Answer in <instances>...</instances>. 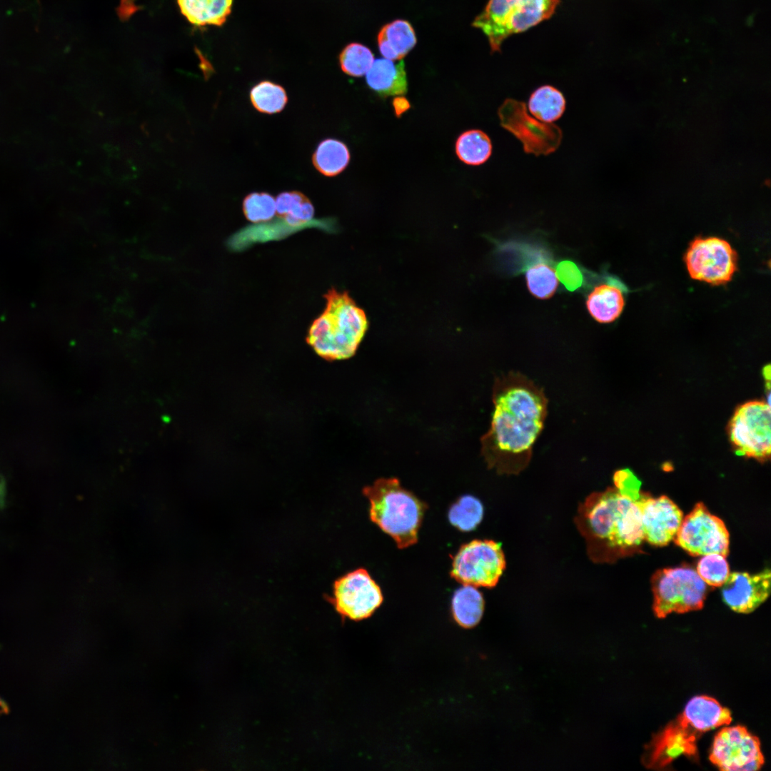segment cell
<instances>
[{"mask_svg": "<svg viewBox=\"0 0 771 771\" xmlns=\"http://www.w3.org/2000/svg\"><path fill=\"white\" fill-rule=\"evenodd\" d=\"M490 427L480 438L481 455L498 474L518 475L527 468L544 427L548 399L543 388L518 372L495 378Z\"/></svg>", "mask_w": 771, "mask_h": 771, "instance_id": "6da1fadb", "label": "cell"}, {"mask_svg": "<svg viewBox=\"0 0 771 771\" xmlns=\"http://www.w3.org/2000/svg\"><path fill=\"white\" fill-rule=\"evenodd\" d=\"M637 500L608 487L579 504L574 522L593 562L612 563L641 552L644 540Z\"/></svg>", "mask_w": 771, "mask_h": 771, "instance_id": "7a4b0ae2", "label": "cell"}, {"mask_svg": "<svg viewBox=\"0 0 771 771\" xmlns=\"http://www.w3.org/2000/svg\"><path fill=\"white\" fill-rule=\"evenodd\" d=\"M731 721L730 711L715 699L695 696L675 720L652 737L646 746L643 764L650 769H662L682 755L693 757L703 733Z\"/></svg>", "mask_w": 771, "mask_h": 771, "instance_id": "3957f363", "label": "cell"}, {"mask_svg": "<svg viewBox=\"0 0 771 771\" xmlns=\"http://www.w3.org/2000/svg\"><path fill=\"white\" fill-rule=\"evenodd\" d=\"M323 297L325 309L313 321L307 342L326 360L349 358L356 353L368 328L366 313L347 291L333 288Z\"/></svg>", "mask_w": 771, "mask_h": 771, "instance_id": "277c9868", "label": "cell"}, {"mask_svg": "<svg viewBox=\"0 0 771 771\" xmlns=\"http://www.w3.org/2000/svg\"><path fill=\"white\" fill-rule=\"evenodd\" d=\"M370 503L369 516L400 549L418 542L428 505L412 492L403 488L396 478H382L364 487Z\"/></svg>", "mask_w": 771, "mask_h": 771, "instance_id": "5b68a950", "label": "cell"}, {"mask_svg": "<svg viewBox=\"0 0 771 771\" xmlns=\"http://www.w3.org/2000/svg\"><path fill=\"white\" fill-rule=\"evenodd\" d=\"M560 0H489L472 25L488 38L491 51H500L505 39L548 19Z\"/></svg>", "mask_w": 771, "mask_h": 771, "instance_id": "8992f818", "label": "cell"}, {"mask_svg": "<svg viewBox=\"0 0 771 771\" xmlns=\"http://www.w3.org/2000/svg\"><path fill=\"white\" fill-rule=\"evenodd\" d=\"M651 587L652 610L658 618L700 610L707 595L706 583L687 565L657 570L651 578Z\"/></svg>", "mask_w": 771, "mask_h": 771, "instance_id": "52a82bcc", "label": "cell"}, {"mask_svg": "<svg viewBox=\"0 0 771 771\" xmlns=\"http://www.w3.org/2000/svg\"><path fill=\"white\" fill-rule=\"evenodd\" d=\"M501 543L473 540L462 545L453 558L450 576L463 585L493 588L505 567Z\"/></svg>", "mask_w": 771, "mask_h": 771, "instance_id": "ba28073f", "label": "cell"}, {"mask_svg": "<svg viewBox=\"0 0 771 771\" xmlns=\"http://www.w3.org/2000/svg\"><path fill=\"white\" fill-rule=\"evenodd\" d=\"M728 435L737 455L764 462L771 451L770 405L752 400L739 406L728 425Z\"/></svg>", "mask_w": 771, "mask_h": 771, "instance_id": "9c48e42d", "label": "cell"}, {"mask_svg": "<svg viewBox=\"0 0 771 771\" xmlns=\"http://www.w3.org/2000/svg\"><path fill=\"white\" fill-rule=\"evenodd\" d=\"M500 125L523 144L526 153L549 155L560 145L563 133L552 123L539 121L528 114L523 101L505 99L498 110Z\"/></svg>", "mask_w": 771, "mask_h": 771, "instance_id": "30bf717a", "label": "cell"}, {"mask_svg": "<svg viewBox=\"0 0 771 771\" xmlns=\"http://www.w3.org/2000/svg\"><path fill=\"white\" fill-rule=\"evenodd\" d=\"M675 543L692 556L729 553V533L724 522L697 503L681 523Z\"/></svg>", "mask_w": 771, "mask_h": 771, "instance_id": "8fae6325", "label": "cell"}, {"mask_svg": "<svg viewBox=\"0 0 771 771\" xmlns=\"http://www.w3.org/2000/svg\"><path fill=\"white\" fill-rule=\"evenodd\" d=\"M342 618L361 621L370 618L383 602L381 588L364 568L335 580L333 596L327 598Z\"/></svg>", "mask_w": 771, "mask_h": 771, "instance_id": "7c38bea8", "label": "cell"}, {"mask_svg": "<svg viewBox=\"0 0 771 771\" xmlns=\"http://www.w3.org/2000/svg\"><path fill=\"white\" fill-rule=\"evenodd\" d=\"M685 259L692 278L712 285L730 281L737 270L736 251L727 241L717 237L694 239Z\"/></svg>", "mask_w": 771, "mask_h": 771, "instance_id": "4fadbf2b", "label": "cell"}, {"mask_svg": "<svg viewBox=\"0 0 771 771\" xmlns=\"http://www.w3.org/2000/svg\"><path fill=\"white\" fill-rule=\"evenodd\" d=\"M709 758L722 771H756L765 762L758 737L740 725L723 727L716 734Z\"/></svg>", "mask_w": 771, "mask_h": 771, "instance_id": "5bb4252c", "label": "cell"}, {"mask_svg": "<svg viewBox=\"0 0 771 771\" xmlns=\"http://www.w3.org/2000/svg\"><path fill=\"white\" fill-rule=\"evenodd\" d=\"M637 501L641 511L643 540L658 547L673 540L683 519L679 507L665 495L652 498L643 492Z\"/></svg>", "mask_w": 771, "mask_h": 771, "instance_id": "9a60e30c", "label": "cell"}, {"mask_svg": "<svg viewBox=\"0 0 771 771\" xmlns=\"http://www.w3.org/2000/svg\"><path fill=\"white\" fill-rule=\"evenodd\" d=\"M771 571L765 568L760 573H730L720 586L723 602L734 612L748 614L755 611L769 597Z\"/></svg>", "mask_w": 771, "mask_h": 771, "instance_id": "2e32d148", "label": "cell"}, {"mask_svg": "<svg viewBox=\"0 0 771 771\" xmlns=\"http://www.w3.org/2000/svg\"><path fill=\"white\" fill-rule=\"evenodd\" d=\"M628 288L617 278L609 276L605 283L594 287L586 298V308L592 318L600 323L615 321L622 313Z\"/></svg>", "mask_w": 771, "mask_h": 771, "instance_id": "e0dca14e", "label": "cell"}, {"mask_svg": "<svg viewBox=\"0 0 771 771\" xmlns=\"http://www.w3.org/2000/svg\"><path fill=\"white\" fill-rule=\"evenodd\" d=\"M366 83L382 98L406 94L408 81L403 61L394 62L385 58L374 60L366 73Z\"/></svg>", "mask_w": 771, "mask_h": 771, "instance_id": "ac0fdd59", "label": "cell"}, {"mask_svg": "<svg viewBox=\"0 0 771 771\" xmlns=\"http://www.w3.org/2000/svg\"><path fill=\"white\" fill-rule=\"evenodd\" d=\"M417 39L410 24L398 19L383 26L378 35V49L387 59L400 61L415 46Z\"/></svg>", "mask_w": 771, "mask_h": 771, "instance_id": "d6986e66", "label": "cell"}, {"mask_svg": "<svg viewBox=\"0 0 771 771\" xmlns=\"http://www.w3.org/2000/svg\"><path fill=\"white\" fill-rule=\"evenodd\" d=\"M181 14L193 25L221 26L231 12L233 0H177Z\"/></svg>", "mask_w": 771, "mask_h": 771, "instance_id": "ffe728a7", "label": "cell"}, {"mask_svg": "<svg viewBox=\"0 0 771 771\" xmlns=\"http://www.w3.org/2000/svg\"><path fill=\"white\" fill-rule=\"evenodd\" d=\"M484 608V598L476 587L463 585L453 595L452 618L462 628L470 629L475 627L483 618Z\"/></svg>", "mask_w": 771, "mask_h": 771, "instance_id": "44dd1931", "label": "cell"}, {"mask_svg": "<svg viewBox=\"0 0 771 771\" xmlns=\"http://www.w3.org/2000/svg\"><path fill=\"white\" fill-rule=\"evenodd\" d=\"M351 159L349 149L343 141L326 138L318 145L312 156L314 167L321 174L331 177L341 173Z\"/></svg>", "mask_w": 771, "mask_h": 771, "instance_id": "7402d4cb", "label": "cell"}, {"mask_svg": "<svg viewBox=\"0 0 771 771\" xmlns=\"http://www.w3.org/2000/svg\"><path fill=\"white\" fill-rule=\"evenodd\" d=\"M565 105L563 94L550 85L538 88L528 101L529 111L533 116L545 123L559 119L565 110Z\"/></svg>", "mask_w": 771, "mask_h": 771, "instance_id": "603a6c76", "label": "cell"}, {"mask_svg": "<svg viewBox=\"0 0 771 771\" xmlns=\"http://www.w3.org/2000/svg\"><path fill=\"white\" fill-rule=\"evenodd\" d=\"M276 213L291 226H300L314 216V208L307 196L293 191L279 193L276 198Z\"/></svg>", "mask_w": 771, "mask_h": 771, "instance_id": "cb8c5ba5", "label": "cell"}, {"mask_svg": "<svg viewBox=\"0 0 771 771\" xmlns=\"http://www.w3.org/2000/svg\"><path fill=\"white\" fill-rule=\"evenodd\" d=\"M455 153L465 164L479 166L484 163L492 153V143L483 131L472 129L462 133L456 140Z\"/></svg>", "mask_w": 771, "mask_h": 771, "instance_id": "d4e9b609", "label": "cell"}, {"mask_svg": "<svg viewBox=\"0 0 771 771\" xmlns=\"http://www.w3.org/2000/svg\"><path fill=\"white\" fill-rule=\"evenodd\" d=\"M483 505L481 501L470 495L459 498L450 508L448 520L460 531L475 530L482 521Z\"/></svg>", "mask_w": 771, "mask_h": 771, "instance_id": "484cf974", "label": "cell"}, {"mask_svg": "<svg viewBox=\"0 0 771 771\" xmlns=\"http://www.w3.org/2000/svg\"><path fill=\"white\" fill-rule=\"evenodd\" d=\"M530 293L539 299H548L555 293L558 279L555 270L545 260L528 266L525 273Z\"/></svg>", "mask_w": 771, "mask_h": 771, "instance_id": "4316f807", "label": "cell"}, {"mask_svg": "<svg viewBox=\"0 0 771 771\" xmlns=\"http://www.w3.org/2000/svg\"><path fill=\"white\" fill-rule=\"evenodd\" d=\"M250 99L258 111L273 114L285 108L288 96L281 85L270 81H262L251 89Z\"/></svg>", "mask_w": 771, "mask_h": 771, "instance_id": "83f0119b", "label": "cell"}, {"mask_svg": "<svg viewBox=\"0 0 771 771\" xmlns=\"http://www.w3.org/2000/svg\"><path fill=\"white\" fill-rule=\"evenodd\" d=\"M373 61L374 56L372 51L366 46L358 43L347 45L339 56L342 71L354 77L366 74Z\"/></svg>", "mask_w": 771, "mask_h": 771, "instance_id": "f1b7e54d", "label": "cell"}, {"mask_svg": "<svg viewBox=\"0 0 771 771\" xmlns=\"http://www.w3.org/2000/svg\"><path fill=\"white\" fill-rule=\"evenodd\" d=\"M243 211L252 223L268 221L276 213V200L268 193H251L243 199Z\"/></svg>", "mask_w": 771, "mask_h": 771, "instance_id": "f546056e", "label": "cell"}, {"mask_svg": "<svg viewBox=\"0 0 771 771\" xmlns=\"http://www.w3.org/2000/svg\"><path fill=\"white\" fill-rule=\"evenodd\" d=\"M697 573L709 585L720 587L730 574L726 557L711 553L702 555L697 564Z\"/></svg>", "mask_w": 771, "mask_h": 771, "instance_id": "4dcf8cb0", "label": "cell"}, {"mask_svg": "<svg viewBox=\"0 0 771 771\" xmlns=\"http://www.w3.org/2000/svg\"><path fill=\"white\" fill-rule=\"evenodd\" d=\"M556 276L569 291H575L583 285V276L581 270L573 261L565 260L557 265Z\"/></svg>", "mask_w": 771, "mask_h": 771, "instance_id": "1f68e13d", "label": "cell"}, {"mask_svg": "<svg viewBox=\"0 0 771 771\" xmlns=\"http://www.w3.org/2000/svg\"><path fill=\"white\" fill-rule=\"evenodd\" d=\"M614 487L621 493L634 500H638L641 495L640 482L629 469L617 470L613 475Z\"/></svg>", "mask_w": 771, "mask_h": 771, "instance_id": "d6a6232c", "label": "cell"}, {"mask_svg": "<svg viewBox=\"0 0 771 771\" xmlns=\"http://www.w3.org/2000/svg\"><path fill=\"white\" fill-rule=\"evenodd\" d=\"M393 105L395 109V113L398 116H400L403 112L410 108V104L408 101L403 97H397L393 99Z\"/></svg>", "mask_w": 771, "mask_h": 771, "instance_id": "836d02e7", "label": "cell"}, {"mask_svg": "<svg viewBox=\"0 0 771 771\" xmlns=\"http://www.w3.org/2000/svg\"><path fill=\"white\" fill-rule=\"evenodd\" d=\"M6 484L3 478L0 479V509L5 507Z\"/></svg>", "mask_w": 771, "mask_h": 771, "instance_id": "e575fe53", "label": "cell"}, {"mask_svg": "<svg viewBox=\"0 0 771 771\" xmlns=\"http://www.w3.org/2000/svg\"><path fill=\"white\" fill-rule=\"evenodd\" d=\"M9 711L10 709L6 702H5L1 697H0V715L8 714Z\"/></svg>", "mask_w": 771, "mask_h": 771, "instance_id": "d590c367", "label": "cell"}]
</instances>
